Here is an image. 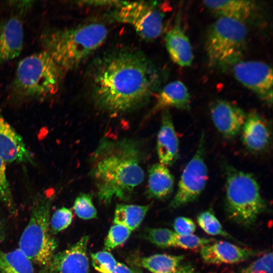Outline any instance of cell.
<instances>
[{
    "instance_id": "14",
    "label": "cell",
    "mask_w": 273,
    "mask_h": 273,
    "mask_svg": "<svg viewBox=\"0 0 273 273\" xmlns=\"http://www.w3.org/2000/svg\"><path fill=\"white\" fill-rule=\"evenodd\" d=\"M0 156L6 163H31L33 157L22 137L0 112Z\"/></svg>"
},
{
    "instance_id": "31",
    "label": "cell",
    "mask_w": 273,
    "mask_h": 273,
    "mask_svg": "<svg viewBox=\"0 0 273 273\" xmlns=\"http://www.w3.org/2000/svg\"><path fill=\"white\" fill-rule=\"evenodd\" d=\"M92 265L100 273H112L117 262L112 254L106 251L90 254Z\"/></svg>"
},
{
    "instance_id": "33",
    "label": "cell",
    "mask_w": 273,
    "mask_h": 273,
    "mask_svg": "<svg viewBox=\"0 0 273 273\" xmlns=\"http://www.w3.org/2000/svg\"><path fill=\"white\" fill-rule=\"evenodd\" d=\"M73 219L72 211L66 207L57 209L50 220V228L54 233H58L67 229Z\"/></svg>"
},
{
    "instance_id": "10",
    "label": "cell",
    "mask_w": 273,
    "mask_h": 273,
    "mask_svg": "<svg viewBox=\"0 0 273 273\" xmlns=\"http://www.w3.org/2000/svg\"><path fill=\"white\" fill-rule=\"evenodd\" d=\"M233 65L236 79L255 93L262 100L271 105L272 101V71L264 62L239 60Z\"/></svg>"
},
{
    "instance_id": "13",
    "label": "cell",
    "mask_w": 273,
    "mask_h": 273,
    "mask_svg": "<svg viewBox=\"0 0 273 273\" xmlns=\"http://www.w3.org/2000/svg\"><path fill=\"white\" fill-rule=\"evenodd\" d=\"M200 256L211 264H234L245 261L259 254L257 250L242 247L224 241H217L200 249Z\"/></svg>"
},
{
    "instance_id": "9",
    "label": "cell",
    "mask_w": 273,
    "mask_h": 273,
    "mask_svg": "<svg viewBox=\"0 0 273 273\" xmlns=\"http://www.w3.org/2000/svg\"><path fill=\"white\" fill-rule=\"evenodd\" d=\"M204 144L202 134L194 155L182 172L177 191L169 204L170 208H177L194 201L203 191L208 180Z\"/></svg>"
},
{
    "instance_id": "5",
    "label": "cell",
    "mask_w": 273,
    "mask_h": 273,
    "mask_svg": "<svg viewBox=\"0 0 273 273\" xmlns=\"http://www.w3.org/2000/svg\"><path fill=\"white\" fill-rule=\"evenodd\" d=\"M225 170L226 215L233 222L249 228L267 210V203L252 174L232 166H228Z\"/></svg>"
},
{
    "instance_id": "26",
    "label": "cell",
    "mask_w": 273,
    "mask_h": 273,
    "mask_svg": "<svg viewBox=\"0 0 273 273\" xmlns=\"http://www.w3.org/2000/svg\"><path fill=\"white\" fill-rule=\"evenodd\" d=\"M175 235L174 232L165 228H147L144 234L146 239L162 248L173 247Z\"/></svg>"
},
{
    "instance_id": "32",
    "label": "cell",
    "mask_w": 273,
    "mask_h": 273,
    "mask_svg": "<svg viewBox=\"0 0 273 273\" xmlns=\"http://www.w3.org/2000/svg\"><path fill=\"white\" fill-rule=\"evenodd\" d=\"M212 240L201 238L193 234L185 235L176 234L173 247H177L185 249L196 250L201 249L203 246L211 243Z\"/></svg>"
},
{
    "instance_id": "1",
    "label": "cell",
    "mask_w": 273,
    "mask_h": 273,
    "mask_svg": "<svg viewBox=\"0 0 273 273\" xmlns=\"http://www.w3.org/2000/svg\"><path fill=\"white\" fill-rule=\"evenodd\" d=\"M159 81L157 70L144 54L121 50L98 61L92 73L91 96L99 109L119 115L146 104Z\"/></svg>"
},
{
    "instance_id": "34",
    "label": "cell",
    "mask_w": 273,
    "mask_h": 273,
    "mask_svg": "<svg viewBox=\"0 0 273 273\" xmlns=\"http://www.w3.org/2000/svg\"><path fill=\"white\" fill-rule=\"evenodd\" d=\"M173 226L174 232L180 235L192 234L196 229L194 221L185 216H179L176 218L173 222Z\"/></svg>"
},
{
    "instance_id": "16",
    "label": "cell",
    "mask_w": 273,
    "mask_h": 273,
    "mask_svg": "<svg viewBox=\"0 0 273 273\" xmlns=\"http://www.w3.org/2000/svg\"><path fill=\"white\" fill-rule=\"evenodd\" d=\"M241 132L242 142L249 151L260 153L268 148L271 139L270 127L257 112L252 111L246 115Z\"/></svg>"
},
{
    "instance_id": "19",
    "label": "cell",
    "mask_w": 273,
    "mask_h": 273,
    "mask_svg": "<svg viewBox=\"0 0 273 273\" xmlns=\"http://www.w3.org/2000/svg\"><path fill=\"white\" fill-rule=\"evenodd\" d=\"M191 97L188 88L180 81L175 80L166 84L158 94L153 112L169 107L189 110Z\"/></svg>"
},
{
    "instance_id": "2",
    "label": "cell",
    "mask_w": 273,
    "mask_h": 273,
    "mask_svg": "<svg viewBox=\"0 0 273 273\" xmlns=\"http://www.w3.org/2000/svg\"><path fill=\"white\" fill-rule=\"evenodd\" d=\"M144 158L142 147L134 140L103 138L90 160L99 201L108 205L115 198L127 200L144 179Z\"/></svg>"
},
{
    "instance_id": "23",
    "label": "cell",
    "mask_w": 273,
    "mask_h": 273,
    "mask_svg": "<svg viewBox=\"0 0 273 273\" xmlns=\"http://www.w3.org/2000/svg\"><path fill=\"white\" fill-rule=\"evenodd\" d=\"M184 255L156 254L140 260V265L153 273H174L180 265Z\"/></svg>"
},
{
    "instance_id": "4",
    "label": "cell",
    "mask_w": 273,
    "mask_h": 273,
    "mask_svg": "<svg viewBox=\"0 0 273 273\" xmlns=\"http://www.w3.org/2000/svg\"><path fill=\"white\" fill-rule=\"evenodd\" d=\"M63 73L46 52L31 54L18 63L10 96L17 102L51 97L59 90Z\"/></svg>"
},
{
    "instance_id": "18",
    "label": "cell",
    "mask_w": 273,
    "mask_h": 273,
    "mask_svg": "<svg viewBox=\"0 0 273 273\" xmlns=\"http://www.w3.org/2000/svg\"><path fill=\"white\" fill-rule=\"evenodd\" d=\"M166 49L172 61L179 66L189 67L194 55L191 44L179 25H175L166 34Z\"/></svg>"
},
{
    "instance_id": "25",
    "label": "cell",
    "mask_w": 273,
    "mask_h": 273,
    "mask_svg": "<svg viewBox=\"0 0 273 273\" xmlns=\"http://www.w3.org/2000/svg\"><path fill=\"white\" fill-rule=\"evenodd\" d=\"M197 220L200 227L206 233L213 236H220L236 241L223 229L220 222L211 211L207 210L200 213Z\"/></svg>"
},
{
    "instance_id": "7",
    "label": "cell",
    "mask_w": 273,
    "mask_h": 273,
    "mask_svg": "<svg viewBox=\"0 0 273 273\" xmlns=\"http://www.w3.org/2000/svg\"><path fill=\"white\" fill-rule=\"evenodd\" d=\"M247 34L244 23L219 17L209 28L206 38L210 65L225 67L240 60L246 47Z\"/></svg>"
},
{
    "instance_id": "8",
    "label": "cell",
    "mask_w": 273,
    "mask_h": 273,
    "mask_svg": "<svg viewBox=\"0 0 273 273\" xmlns=\"http://www.w3.org/2000/svg\"><path fill=\"white\" fill-rule=\"evenodd\" d=\"M115 8L114 19L130 25L143 39L152 40L161 34L164 15L156 4L144 1L122 2Z\"/></svg>"
},
{
    "instance_id": "3",
    "label": "cell",
    "mask_w": 273,
    "mask_h": 273,
    "mask_svg": "<svg viewBox=\"0 0 273 273\" xmlns=\"http://www.w3.org/2000/svg\"><path fill=\"white\" fill-rule=\"evenodd\" d=\"M108 33L104 24L92 22L69 28L46 30L40 41L43 51L64 73L78 66L100 47Z\"/></svg>"
},
{
    "instance_id": "36",
    "label": "cell",
    "mask_w": 273,
    "mask_h": 273,
    "mask_svg": "<svg viewBox=\"0 0 273 273\" xmlns=\"http://www.w3.org/2000/svg\"><path fill=\"white\" fill-rule=\"evenodd\" d=\"M112 273H143L138 269H132L124 264L117 262Z\"/></svg>"
},
{
    "instance_id": "15",
    "label": "cell",
    "mask_w": 273,
    "mask_h": 273,
    "mask_svg": "<svg viewBox=\"0 0 273 273\" xmlns=\"http://www.w3.org/2000/svg\"><path fill=\"white\" fill-rule=\"evenodd\" d=\"M22 23L17 16L4 20L0 24V66L18 57L23 48Z\"/></svg>"
},
{
    "instance_id": "17",
    "label": "cell",
    "mask_w": 273,
    "mask_h": 273,
    "mask_svg": "<svg viewBox=\"0 0 273 273\" xmlns=\"http://www.w3.org/2000/svg\"><path fill=\"white\" fill-rule=\"evenodd\" d=\"M156 150L160 163L166 166L172 165L178 157L179 141L168 109L163 110Z\"/></svg>"
},
{
    "instance_id": "21",
    "label": "cell",
    "mask_w": 273,
    "mask_h": 273,
    "mask_svg": "<svg viewBox=\"0 0 273 273\" xmlns=\"http://www.w3.org/2000/svg\"><path fill=\"white\" fill-rule=\"evenodd\" d=\"M174 184V177L167 166L157 163L149 167L147 190L148 197L157 199L168 197L173 190Z\"/></svg>"
},
{
    "instance_id": "11",
    "label": "cell",
    "mask_w": 273,
    "mask_h": 273,
    "mask_svg": "<svg viewBox=\"0 0 273 273\" xmlns=\"http://www.w3.org/2000/svg\"><path fill=\"white\" fill-rule=\"evenodd\" d=\"M88 241L89 236H84L69 248L55 254L48 266L50 273H88Z\"/></svg>"
},
{
    "instance_id": "24",
    "label": "cell",
    "mask_w": 273,
    "mask_h": 273,
    "mask_svg": "<svg viewBox=\"0 0 273 273\" xmlns=\"http://www.w3.org/2000/svg\"><path fill=\"white\" fill-rule=\"evenodd\" d=\"M0 273H34L32 261L18 248L0 252Z\"/></svg>"
},
{
    "instance_id": "30",
    "label": "cell",
    "mask_w": 273,
    "mask_h": 273,
    "mask_svg": "<svg viewBox=\"0 0 273 273\" xmlns=\"http://www.w3.org/2000/svg\"><path fill=\"white\" fill-rule=\"evenodd\" d=\"M131 231L125 226L115 224L110 229L104 243V250H110L122 244L129 238Z\"/></svg>"
},
{
    "instance_id": "29",
    "label": "cell",
    "mask_w": 273,
    "mask_h": 273,
    "mask_svg": "<svg viewBox=\"0 0 273 273\" xmlns=\"http://www.w3.org/2000/svg\"><path fill=\"white\" fill-rule=\"evenodd\" d=\"M273 254L267 251L237 273H272Z\"/></svg>"
},
{
    "instance_id": "20",
    "label": "cell",
    "mask_w": 273,
    "mask_h": 273,
    "mask_svg": "<svg viewBox=\"0 0 273 273\" xmlns=\"http://www.w3.org/2000/svg\"><path fill=\"white\" fill-rule=\"evenodd\" d=\"M203 3L219 17L234 19L244 23L253 16L257 7L253 1H205Z\"/></svg>"
},
{
    "instance_id": "28",
    "label": "cell",
    "mask_w": 273,
    "mask_h": 273,
    "mask_svg": "<svg viewBox=\"0 0 273 273\" xmlns=\"http://www.w3.org/2000/svg\"><path fill=\"white\" fill-rule=\"evenodd\" d=\"M6 164L0 156V200L11 212H14V202L7 177Z\"/></svg>"
},
{
    "instance_id": "12",
    "label": "cell",
    "mask_w": 273,
    "mask_h": 273,
    "mask_svg": "<svg viewBox=\"0 0 273 273\" xmlns=\"http://www.w3.org/2000/svg\"><path fill=\"white\" fill-rule=\"evenodd\" d=\"M210 114L216 128L228 139L235 137L241 131L247 115L238 106L222 100L213 104Z\"/></svg>"
},
{
    "instance_id": "37",
    "label": "cell",
    "mask_w": 273,
    "mask_h": 273,
    "mask_svg": "<svg viewBox=\"0 0 273 273\" xmlns=\"http://www.w3.org/2000/svg\"><path fill=\"white\" fill-rule=\"evenodd\" d=\"M174 273H196L194 267L191 264L180 265Z\"/></svg>"
},
{
    "instance_id": "22",
    "label": "cell",
    "mask_w": 273,
    "mask_h": 273,
    "mask_svg": "<svg viewBox=\"0 0 273 273\" xmlns=\"http://www.w3.org/2000/svg\"><path fill=\"white\" fill-rule=\"evenodd\" d=\"M149 208V205L117 204L114 222L125 226L130 231H133L141 224Z\"/></svg>"
},
{
    "instance_id": "27",
    "label": "cell",
    "mask_w": 273,
    "mask_h": 273,
    "mask_svg": "<svg viewBox=\"0 0 273 273\" xmlns=\"http://www.w3.org/2000/svg\"><path fill=\"white\" fill-rule=\"evenodd\" d=\"M73 209L77 216L83 219H90L96 218L97 216L92 196L89 194H79L74 201Z\"/></svg>"
},
{
    "instance_id": "35",
    "label": "cell",
    "mask_w": 273,
    "mask_h": 273,
    "mask_svg": "<svg viewBox=\"0 0 273 273\" xmlns=\"http://www.w3.org/2000/svg\"><path fill=\"white\" fill-rule=\"evenodd\" d=\"M82 5H89L94 6H110L117 7L122 3V1H82Z\"/></svg>"
},
{
    "instance_id": "6",
    "label": "cell",
    "mask_w": 273,
    "mask_h": 273,
    "mask_svg": "<svg viewBox=\"0 0 273 273\" xmlns=\"http://www.w3.org/2000/svg\"><path fill=\"white\" fill-rule=\"evenodd\" d=\"M53 195L47 192L36 198L19 243V249L32 262L42 266L49 265L58 246L50 225Z\"/></svg>"
}]
</instances>
